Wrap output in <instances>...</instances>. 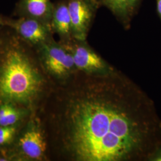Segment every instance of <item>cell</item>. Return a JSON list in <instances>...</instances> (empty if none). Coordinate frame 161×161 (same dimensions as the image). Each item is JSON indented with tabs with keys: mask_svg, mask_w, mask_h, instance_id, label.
I'll use <instances>...</instances> for the list:
<instances>
[{
	"mask_svg": "<svg viewBox=\"0 0 161 161\" xmlns=\"http://www.w3.org/2000/svg\"><path fill=\"white\" fill-rule=\"evenodd\" d=\"M143 0H96L100 7L108 8L125 29L130 28Z\"/></svg>",
	"mask_w": 161,
	"mask_h": 161,
	"instance_id": "obj_10",
	"label": "cell"
},
{
	"mask_svg": "<svg viewBox=\"0 0 161 161\" xmlns=\"http://www.w3.org/2000/svg\"><path fill=\"white\" fill-rule=\"evenodd\" d=\"M53 85L36 50L4 27L0 34V104L38 112Z\"/></svg>",
	"mask_w": 161,
	"mask_h": 161,
	"instance_id": "obj_2",
	"label": "cell"
},
{
	"mask_svg": "<svg viewBox=\"0 0 161 161\" xmlns=\"http://www.w3.org/2000/svg\"><path fill=\"white\" fill-rule=\"evenodd\" d=\"M62 44L71 53L75 67L78 70L88 73H100L114 68L88 46L86 40L74 38L68 42Z\"/></svg>",
	"mask_w": 161,
	"mask_h": 161,
	"instance_id": "obj_6",
	"label": "cell"
},
{
	"mask_svg": "<svg viewBox=\"0 0 161 161\" xmlns=\"http://www.w3.org/2000/svg\"><path fill=\"white\" fill-rule=\"evenodd\" d=\"M33 112L12 103L0 104V126H13L23 123Z\"/></svg>",
	"mask_w": 161,
	"mask_h": 161,
	"instance_id": "obj_11",
	"label": "cell"
},
{
	"mask_svg": "<svg viewBox=\"0 0 161 161\" xmlns=\"http://www.w3.org/2000/svg\"><path fill=\"white\" fill-rule=\"evenodd\" d=\"M12 148L18 161L50 160L46 132L38 112L25 122Z\"/></svg>",
	"mask_w": 161,
	"mask_h": 161,
	"instance_id": "obj_3",
	"label": "cell"
},
{
	"mask_svg": "<svg viewBox=\"0 0 161 161\" xmlns=\"http://www.w3.org/2000/svg\"><path fill=\"white\" fill-rule=\"evenodd\" d=\"M53 5L51 0H18L13 16L34 18L50 24Z\"/></svg>",
	"mask_w": 161,
	"mask_h": 161,
	"instance_id": "obj_8",
	"label": "cell"
},
{
	"mask_svg": "<svg viewBox=\"0 0 161 161\" xmlns=\"http://www.w3.org/2000/svg\"><path fill=\"white\" fill-rule=\"evenodd\" d=\"M68 0H58L54 3L50 25L52 31L58 36L59 41L66 43L74 39Z\"/></svg>",
	"mask_w": 161,
	"mask_h": 161,
	"instance_id": "obj_9",
	"label": "cell"
},
{
	"mask_svg": "<svg viewBox=\"0 0 161 161\" xmlns=\"http://www.w3.org/2000/svg\"><path fill=\"white\" fill-rule=\"evenodd\" d=\"M156 12L161 20V0H156Z\"/></svg>",
	"mask_w": 161,
	"mask_h": 161,
	"instance_id": "obj_15",
	"label": "cell"
},
{
	"mask_svg": "<svg viewBox=\"0 0 161 161\" xmlns=\"http://www.w3.org/2000/svg\"><path fill=\"white\" fill-rule=\"evenodd\" d=\"M152 161H161V148L158 150L152 159Z\"/></svg>",
	"mask_w": 161,
	"mask_h": 161,
	"instance_id": "obj_14",
	"label": "cell"
},
{
	"mask_svg": "<svg viewBox=\"0 0 161 161\" xmlns=\"http://www.w3.org/2000/svg\"><path fill=\"white\" fill-rule=\"evenodd\" d=\"M4 25L34 48L54 39L50 24L34 18L5 16Z\"/></svg>",
	"mask_w": 161,
	"mask_h": 161,
	"instance_id": "obj_5",
	"label": "cell"
},
{
	"mask_svg": "<svg viewBox=\"0 0 161 161\" xmlns=\"http://www.w3.org/2000/svg\"><path fill=\"white\" fill-rule=\"evenodd\" d=\"M73 38L86 41L100 6L96 0H68Z\"/></svg>",
	"mask_w": 161,
	"mask_h": 161,
	"instance_id": "obj_7",
	"label": "cell"
},
{
	"mask_svg": "<svg viewBox=\"0 0 161 161\" xmlns=\"http://www.w3.org/2000/svg\"><path fill=\"white\" fill-rule=\"evenodd\" d=\"M25 122L13 126H0V148L12 146Z\"/></svg>",
	"mask_w": 161,
	"mask_h": 161,
	"instance_id": "obj_12",
	"label": "cell"
},
{
	"mask_svg": "<svg viewBox=\"0 0 161 161\" xmlns=\"http://www.w3.org/2000/svg\"><path fill=\"white\" fill-rule=\"evenodd\" d=\"M35 49L42 68L53 83H64L77 70L71 53L59 41L53 39Z\"/></svg>",
	"mask_w": 161,
	"mask_h": 161,
	"instance_id": "obj_4",
	"label": "cell"
},
{
	"mask_svg": "<svg viewBox=\"0 0 161 161\" xmlns=\"http://www.w3.org/2000/svg\"><path fill=\"white\" fill-rule=\"evenodd\" d=\"M0 161H17V157L12 146L0 148Z\"/></svg>",
	"mask_w": 161,
	"mask_h": 161,
	"instance_id": "obj_13",
	"label": "cell"
},
{
	"mask_svg": "<svg viewBox=\"0 0 161 161\" xmlns=\"http://www.w3.org/2000/svg\"><path fill=\"white\" fill-rule=\"evenodd\" d=\"M4 17H5V16L0 14V34L1 33L2 30L4 28Z\"/></svg>",
	"mask_w": 161,
	"mask_h": 161,
	"instance_id": "obj_16",
	"label": "cell"
},
{
	"mask_svg": "<svg viewBox=\"0 0 161 161\" xmlns=\"http://www.w3.org/2000/svg\"><path fill=\"white\" fill-rule=\"evenodd\" d=\"M38 112L50 160L152 161L161 148L153 101L115 68L53 83Z\"/></svg>",
	"mask_w": 161,
	"mask_h": 161,
	"instance_id": "obj_1",
	"label": "cell"
}]
</instances>
